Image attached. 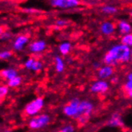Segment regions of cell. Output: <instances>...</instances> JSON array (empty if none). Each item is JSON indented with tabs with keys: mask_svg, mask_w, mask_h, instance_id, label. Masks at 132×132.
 Returning a JSON list of instances; mask_svg holds the SVG:
<instances>
[{
	"mask_svg": "<svg viewBox=\"0 0 132 132\" xmlns=\"http://www.w3.org/2000/svg\"><path fill=\"white\" fill-rule=\"evenodd\" d=\"M130 47L122 43L116 44L106 52L104 56V63L111 66L119 63H125L130 59Z\"/></svg>",
	"mask_w": 132,
	"mask_h": 132,
	"instance_id": "obj_1",
	"label": "cell"
},
{
	"mask_svg": "<svg viewBox=\"0 0 132 132\" xmlns=\"http://www.w3.org/2000/svg\"><path fill=\"white\" fill-rule=\"evenodd\" d=\"M81 0H49L51 7L59 10H70L79 6Z\"/></svg>",
	"mask_w": 132,
	"mask_h": 132,
	"instance_id": "obj_2",
	"label": "cell"
},
{
	"mask_svg": "<svg viewBox=\"0 0 132 132\" xmlns=\"http://www.w3.org/2000/svg\"><path fill=\"white\" fill-rule=\"evenodd\" d=\"M50 121V118L46 114H40L34 117L29 122V127L32 129H39L45 127Z\"/></svg>",
	"mask_w": 132,
	"mask_h": 132,
	"instance_id": "obj_3",
	"label": "cell"
},
{
	"mask_svg": "<svg viewBox=\"0 0 132 132\" xmlns=\"http://www.w3.org/2000/svg\"><path fill=\"white\" fill-rule=\"evenodd\" d=\"M43 99L41 98H38L27 104L25 111L28 114L34 115L39 111L43 108Z\"/></svg>",
	"mask_w": 132,
	"mask_h": 132,
	"instance_id": "obj_4",
	"label": "cell"
},
{
	"mask_svg": "<svg viewBox=\"0 0 132 132\" xmlns=\"http://www.w3.org/2000/svg\"><path fill=\"white\" fill-rule=\"evenodd\" d=\"M79 100L78 98H74L67 105L65 106L63 111L66 115L70 116V117H75L77 114L78 109H79Z\"/></svg>",
	"mask_w": 132,
	"mask_h": 132,
	"instance_id": "obj_5",
	"label": "cell"
},
{
	"mask_svg": "<svg viewBox=\"0 0 132 132\" xmlns=\"http://www.w3.org/2000/svg\"><path fill=\"white\" fill-rule=\"evenodd\" d=\"M92 109H93V105L90 102H87V101L80 102L77 114L75 115V118L77 119L82 115H90Z\"/></svg>",
	"mask_w": 132,
	"mask_h": 132,
	"instance_id": "obj_6",
	"label": "cell"
},
{
	"mask_svg": "<svg viewBox=\"0 0 132 132\" xmlns=\"http://www.w3.org/2000/svg\"><path fill=\"white\" fill-rule=\"evenodd\" d=\"M99 30L103 35L108 36L114 33L116 30V26L111 21H104L100 24Z\"/></svg>",
	"mask_w": 132,
	"mask_h": 132,
	"instance_id": "obj_7",
	"label": "cell"
},
{
	"mask_svg": "<svg viewBox=\"0 0 132 132\" xmlns=\"http://www.w3.org/2000/svg\"><path fill=\"white\" fill-rule=\"evenodd\" d=\"M29 42V38L26 35H19L13 43V48L15 51H22Z\"/></svg>",
	"mask_w": 132,
	"mask_h": 132,
	"instance_id": "obj_8",
	"label": "cell"
},
{
	"mask_svg": "<svg viewBox=\"0 0 132 132\" xmlns=\"http://www.w3.org/2000/svg\"><path fill=\"white\" fill-rule=\"evenodd\" d=\"M46 47V43L43 40H36L29 45V50L33 53H39L43 51Z\"/></svg>",
	"mask_w": 132,
	"mask_h": 132,
	"instance_id": "obj_9",
	"label": "cell"
},
{
	"mask_svg": "<svg viewBox=\"0 0 132 132\" xmlns=\"http://www.w3.org/2000/svg\"><path fill=\"white\" fill-rule=\"evenodd\" d=\"M117 29L121 35H124L131 33L132 26L129 22L126 20H119L117 23Z\"/></svg>",
	"mask_w": 132,
	"mask_h": 132,
	"instance_id": "obj_10",
	"label": "cell"
},
{
	"mask_svg": "<svg viewBox=\"0 0 132 132\" xmlns=\"http://www.w3.org/2000/svg\"><path fill=\"white\" fill-rule=\"evenodd\" d=\"M90 89H91V91L95 93H103L107 90L108 84L105 81L99 80L93 84Z\"/></svg>",
	"mask_w": 132,
	"mask_h": 132,
	"instance_id": "obj_11",
	"label": "cell"
},
{
	"mask_svg": "<svg viewBox=\"0 0 132 132\" xmlns=\"http://www.w3.org/2000/svg\"><path fill=\"white\" fill-rule=\"evenodd\" d=\"M25 67L27 69H30V70H33L35 71H39V70L42 68L43 65L40 62H38L37 60H34L32 59H30L26 61Z\"/></svg>",
	"mask_w": 132,
	"mask_h": 132,
	"instance_id": "obj_12",
	"label": "cell"
},
{
	"mask_svg": "<svg viewBox=\"0 0 132 132\" xmlns=\"http://www.w3.org/2000/svg\"><path fill=\"white\" fill-rule=\"evenodd\" d=\"M112 74H113V69L111 66L103 67L98 71V77L102 79L110 77Z\"/></svg>",
	"mask_w": 132,
	"mask_h": 132,
	"instance_id": "obj_13",
	"label": "cell"
},
{
	"mask_svg": "<svg viewBox=\"0 0 132 132\" xmlns=\"http://www.w3.org/2000/svg\"><path fill=\"white\" fill-rule=\"evenodd\" d=\"M101 11L105 14H114L118 12V9L117 7L113 5L106 4L101 7Z\"/></svg>",
	"mask_w": 132,
	"mask_h": 132,
	"instance_id": "obj_14",
	"label": "cell"
},
{
	"mask_svg": "<svg viewBox=\"0 0 132 132\" xmlns=\"http://www.w3.org/2000/svg\"><path fill=\"white\" fill-rule=\"evenodd\" d=\"M108 125L113 127H121L122 125V122L121 118L118 114H114L112 116V118L109 120V122H108Z\"/></svg>",
	"mask_w": 132,
	"mask_h": 132,
	"instance_id": "obj_15",
	"label": "cell"
},
{
	"mask_svg": "<svg viewBox=\"0 0 132 132\" xmlns=\"http://www.w3.org/2000/svg\"><path fill=\"white\" fill-rule=\"evenodd\" d=\"M1 74H2V76L3 77H4L5 79H8V80H11V79H14V77L18 76L16 71H14V70H13V69H6V70H4V71H2Z\"/></svg>",
	"mask_w": 132,
	"mask_h": 132,
	"instance_id": "obj_16",
	"label": "cell"
},
{
	"mask_svg": "<svg viewBox=\"0 0 132 132\" xmlns=\"http://www.w3.org/2000/svg\"><path fill=\"white\" fill-rule=\"evenodd\" d=\"M71 45L70 43L68 42H63L59 46V51L62 55H67V54L70 52L71 51Z\"/></svg>",
	"mask_w": 132,
	"mask_h": 132,
	"instance_id": "obj_17",
	"label": "cell"
},
{
	"mask_svg": "<svg viewBox=\"0 0 132 132\" xmlns=\"http://www.w3.org/2000/svg\"><path fill=\"white\" fill-rule=\"evenodd\" d=\"M121 43L129 47L132 46V32L122 35L121 38Z\"/></svg>",
	"mask_w": 132,
	"mask_h": 132,
	"instance_id": "obj_18",
	"label": "cell"
},
{
	"mask_svg": "<svg viewBox=\"0 0 132 132\" xmlns=\"http://www.w3.org/2000/svg\"><path fill=\"white\" fill-rule=\"evenodd\" d=\"M55 64H56V71L58 72H62L63 71V68H64V63L63 59H62L60 57L57 56L55 59Z\"/></svg>",
	"mask_w": 132,
	"mask_h": 132,
	"instance_id": "obj_19",
	"label": "cell"
},
{
	"mask_svg": "<svg viewBox=\"0 0 132 132\" xmlns=\"http://www.w3.org/2000/svg\"><path fill=\"white\" fill-rule=\"evenodd\" d=\"M20 82H21V78L19 76H16V77H14V79L9 80L8 86L11 87H14L19 86V85L20 84Z\"/></svg>",
	"mask_w": 132,
	"mask_h": 132,
	"instance_id": "obj_20",
	"label": "cell"
},
{
	"mask_svg": "<svg viewBox=\"0 0 132 132\" xmlns=\"http://www.w3.org/2000/svg\"><path fill=\"white\" fill-rule=\"evenodd\" d=\"M68 24V21L64 19H59L55 21V26L59 27H63Z\"/></svg>",
	"mask_w": 132,
	"mask_h": 132,
	"instance_id": "obj_21",
	"label": "cell"
},
{
	"mask_svg": "<svg viewBox=\"0 0 132 132\" xmlns=\"http://www.w3.org/2000/svg\"><path fill=\"white\" fill-rule=\"evenodd\" d=\"M12 55V53L10 51H4L0 53V58L1 59H7Z\"/></svg>",
	"mask_w": 132,
	"mask_h": 132,
	"instance_id": "obj_22",
	"label": "cell"
},
{
	"mask_svg": "<svg viewBox=\"0 0 132 132\" xmlns=\"http://www.w3.org/2000/svg\"><path fill=\"white\" fill-rule=\"evenodd\" d=\"M89 118H90V115H82V116H80V117L77 118L76 119L78 122H79V124H82H82H85L88 121Z\"/></svg>",
	"mask_w": 132,
	"mask_h": 132,
	"instance_id": "obj_23",
	"label": "cell"
},
{
	"mask_svg": "<svg viewBox=\"0 0 132 132\" xmlns=\"http://www.w3.org/2000/svg\"><path fill=\"white\" fill-rule=\"evenodd\" d=\"M8 92V88H7L6 86H2L0 87V96L3 98L4 96H6V95Z\"/></svg>",
	"mask_w": 132,
	"mask_h": 132,
	"instance_id": "obj_24",
	"label": "cell"
},
{
	"mask_svg": "<svg viewBox=\"0 0 132 132\" xmlns=\"http://www.w3.org/2000/svg\"><path fill=\"white\" fill-rule=\"evenodd\" d=\"M58 132H74V127L72 126H67Z\"/></svg>",
	"mask_w": 132,
	"mask_h": 132,
	"instance_id": "obj_25",
	"label": "cell"
},
{
	"mask_svg": "<svg viewBox=\"0 0 132 132\" xmlns=\"http://www.w3.org/2000/svg\"><path fill=\"white\" fill-rule=\"evenodd\" d=\"M11 38V34L8 33V32H3L1 34V39L2 40H7V39H9V38Z\"/></svg>",
	"mask_w": 132,
	"mask_h": 132,
	"instance_id": "obj_26",
	"label": "cell"
},
{
	"mask_svg": "<svg viewBox=\"0 0 132 132\" xmlns=\"http://www.w3.org/2000/svg\"><path fill=\"white\" fill-rule=\"evenodd\" d=\"M86 2H89V3H96V2H99L101 0H84Z\"/></svg>",
	"mask_w": 132,
	"mask_h": 132,
	"instance_id": "obj_27",
	"label": "cell"
},
{
	"mask_svg": "<svg viewBox=\"0 0 132 132\" xmlns=\"http://www.w3.org/2000/svg\"><path fill=\"white\" fill-rule=\"evenodd\" d=\"M127 79H132V72L129 74V75L127 76Z\"/></svg>",
	"mask_w": 132,
	"mask_h": 132,
	"instance_id": "obj_28",
	"label": "cell"
},
{
	"mask_svg": "<svg viewBox=\"0 0 132 132\" xmlns=\"http://www.w3.org/2000/svg\"><path fill=\"white\" fill-rule=\"evenodd\" d=\"M130 60L132 61V49L130 50Z\"/></svg>",
	"mask_w": 132,
	"mask_h": 132,
	"instance_id": "obj_29",
	"label": "cell"
},
{
	"mask_svg": "<svg viewBox=\"0 0 132 132\" xmlns=\"http://www.w3.org/2000/svg\"><path fill=\"white\" fill-rule=\"evenodd\" d=\"M130 19H132V11L130 12Z\"/></svg>",
	"mask_w": 132,
	"mask_h": 132,
	"instance_id": "obj_30",
	"label": "cell"
},
{
	"mask_svg": "<svg viewBox=\"0 0 132 132\" xmlns=\"http://www.w3.org/2000/svg\"><path fill=\"white\" fill-rule=\"evenodd\" d=\"M4 132H11V131H10V130H6V131H4Z\"/></svg>",
	"mask_w": 132,
	"mask_h": 132,
	"instance_id": "obj_31",
	"label": "cell"
}]
</instances>
